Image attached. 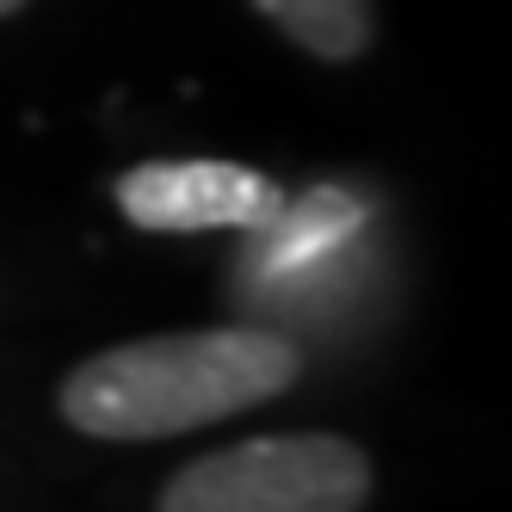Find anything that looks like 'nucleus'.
Returning a JSON list of instances; mask_svg holds the SVG:
<instances>
[{
  "instance_id": "nucleus-1",
  "label": "nucleus",
  "mask_w": 512,
  "mask_h": 512,
  "mask_svg": "<svg viewBox=\"0 0 512 512\" xmlns=\"http://www.w3.org/2000/svg\"><path fill=\"white\" fill-rule=\"evenodd\" d=\"M297 377L303 352L272 327H198L81 358L56 389V408L87 438L142 445L260 408Z\"/></svg>"
},
{
  "instance_id": "nucleus-2",
  "label": "nucleus",
  "mask_w": 512,
  "mask_h": 512,
  "mask_svg": "<svg viewBox=\"0 0 512 512\" xmlns=\"http://www.w3.org/2000/svg\"><path fill=\"white\" fill-rule=\"evenodd\" d=\"M371 457L340 432H272L186 463L155 512H364Z\"/></svg>"
},
{
  "instance_id": "nucleus-3",
  "label": "nucleus",
  "mask_w": 512,
  "mask_h": 512,
  "mask_svg": "<svg viewBox=\"0 0 512 512\" xmlns=\"http://www.w3.org/2000/svg\"><path fill=\"white\" fill-rule=\"evenodd\" d=\"M118 210L149 235H198V229H266L290 204L278 179L241 161H142L118 173Z\"/></svg>"
},
{
  "instance_id": "nucleus-4",
  "label": "nucleus",
  "mask_w": 512,
  "mask_h": 512,
  "mask_svg": "<svg viewBox=\"0 0 512 512\" xmlns=\"http://www.w3.org/2000/svg\"><path fill=\"white\" fill-rule=\"evenodd\" d=\"M290 44H303L321 62H352L377 38V7L371 0H253Z\"/></svg>"
},
{
  "instance_id": "nucleus-5",
  "label": "nucleus",
  "mask_w": 512,
  "mask_h": 512,
  "mask_svg": "<svg viewBox=\"0 0 512 512\" xmlns=\"http://www.w3.org/2000/svg\"><path fill=\"white\" fill-rule=\"evenodd\" d=\"M358 204L346 198V192H334V186H321V192H309L297 210H278L272 223H266V235H272V253H266V266L272 272H284V266H303V260H315V253H327V247H340L352 229H358Z\"/></svg>"
},
{
  "instance_id": "nucleus-6",
  "label": "nucleus",
  "mask_w": 512,
  "mask_h": 512,
  "mask_svg": "<svg viewBox=\"0 0 512 512\" xmlns=\"http://www.w3.org/2000/svg\"><path fill=\"white\" fill-rule=\"evenodd\" d=\"M25 7V0H0V19H7V13H19Z\"/></svg>"
}]
</instances>
